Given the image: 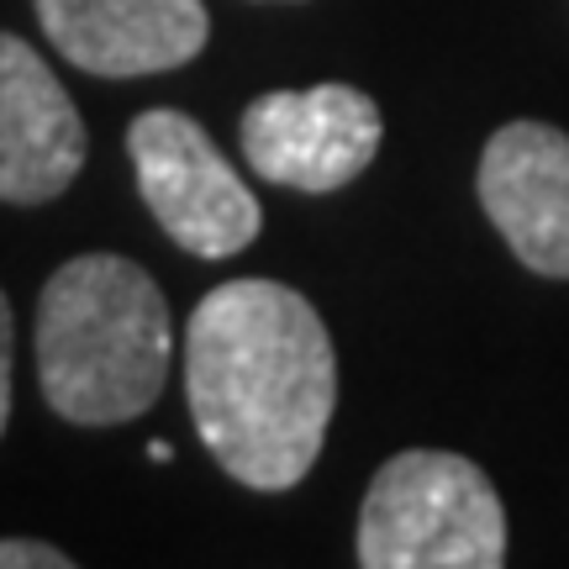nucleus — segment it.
I'll use <instances>...</instances> for the list:
<instances>
[{"label": "nucleus", "mask_w": 569, "mask_h": 569, "mask_svg": "<svg viewBox=\"0 0 569 569\" xmlns=\"http://www.w3.org/2000/svg\"><path fill=\"white\" fill-rule=\"evenodd\" d=\"M184 396L206 453L238 486H301L338 407V353L317 306L280 280L206 290L184 327Z\"/></svg>", "instance_id": "f257e3e1"}, {"label": "nucleus", "mask_w": 569, "mask_h": 569, "mask_svg": "<svg viewBox=\"0 0 569 569\" xmlns=\"http://www.w3.org/2000/svg\"><path fill=\"white\" fill-rule=\"evenodd\" d=\"M174 322L153 274L122 253H80L38 296V386L74 427L132 422L163 396Z\"/></svg>", "instance_id": "f03ea898"}, {"label": "nucleus", "mask_w": 569, "mask_h": 569, "mask_svg": "<svg viewBox=\"0 0 569 569\" xmlns=\"http://www.w3.org/2000/svg\"><path fill=\"white\" fill-rule=\"evenodd\" d=\"M365 569H496L507 565V507L465 453L407 448L365 490Z\"/></svg>", "instance_id": "7ed1b4c3"}, {"label": "nucleus", "mask_w": 569, "mask_h": 569, "mask_svg": "<svg viewBox=\"0 0 569 569\" xmlns=\"http://www.w3.org/2000/svg\"><path fill=\"white\" fill-rule=\"evenodd\" d=\"M132 174L153 222L196 259H232L264 232V211L196 117L153 106L127 127Z\"/></svg>", "instance_id": "20e7f679"}, {"label": "nucleus", "mask_w": 569, "mask_h": 569, "mask_svg": "<svg viewBox=\"0 0 569 569\" xmlns=\"http://www.w3.org/2000/svg\"><path fill=\"white\" fill-rule=\"evenodd\" d=\"M248 169L269 184L332 196L365 174L386 122L380 106L353 84H306V90H269L238 122Z\"/></svg>", "instance_id": "39448f33"}, {"label": "nucleus", "mask_w": 569, "mask_h": 569, "mask_svg": "<svg viewBox=\"0 0 569 569\" xmlns=\"http://www.w3.org/2000/svg\"><path fill=\"white\" fill-rule=\"evenodd\" d=\"M480 206L507 248L543 280H569V138L549 122H507L480 153Z\"/></svg>", "instance_id": "423d86ee"}, {"label": "nucleus", "mask_w": 569, "mask_h": 569, "mask_svg": "<svg viewBox=\"0 0 569 569\" xmlns=\"http://www.w3.org/2000/svg\"><path fill=\"white\" fill-rule=\"evenodd\" d=\"M84 122L32 42L0 32V201H59L84 169Z\"/></svg>", "instance_id": "0eeeda50"}, {"label": "nucleus", "mask_w": 569, "mask_h": 569, "mask_svg": "<svg viewBox=\"0 0 569 569\" xmlns=\"http://www.w3.org/2000/svg\"><path fill=\"white\" fill-rule=\"evenodd\" d=\"M48 42L96 80H138L190 63L211 38L201 0H32Z\"/></svg>", "instance_id": "6e6552de"}, {"label": "nucleus", "mask_w": 569, "mask_h": 569, "mask_svg": "<svg viewBox=\"0 0 569 569\" xmlns=\"http://www.w3.org/2000/svg\"><path fill=\"white\" fill-rule=\"evenodd\" d=\"M74 559L53 543H32V538H0V569H69Z\"/></svg>", "instance_id": "1a4fd4ad"}, {"label": "nucleus", "mask_w": 569, "mask_h": 569, "mask_svg": "<svg viewBox=\"0 0 569 569\" xmlns=\"http://www.w3.org/2000/svg\"><path fill=\"white\" fill-rule=\"evenodd\" d=\"M11 422V301L0 290V432Z\"/></svg>", "instance_id": "9d476101"}]
</instances>
